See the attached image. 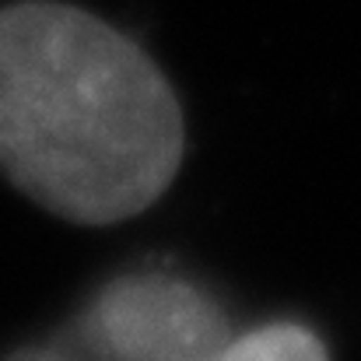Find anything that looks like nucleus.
I'll list each match as a JSON object with an SVG mask.
<instances>
[{"instance_id": "f257e3e1", "label": "nucleus", "mask_w": 361, "mask_h": 361, "mask_svg": "<svg viewBox=\"0 0 361 361\" xmlns=\"http://www.w3.org/2000/svg\"><path fill=\"white\" fill-rule=\"evenodd\" d=\"M186 154L161 67L99 14L0 7V176L71 225H120L165 197Z\"/></svg>"}, {"instance_id": "f03ea898", "label": "nucleus", "mask_w": 361, "mask_h": 361, "mask_svg": "<svg viewBox=\"0 0 361 361\" xmlns=\"http://www.w3.org/2000/svg\"><path fill=\"white\" fill-rule=\"evenodd\" d=\"M85 337L106 361H214L225 348V319L183 281L126 277L102 291Z\"/></svg>"}, {"instance_id": "7ed1b4c3", "label": "nucleus", "mask_w": 361, "mask_h": 361, "mask_svg": "<svg viewBox=\"0 0 361 361\" xmlns=\"http://www.w3.org/2000/svg\"><path fill=\"white\" fill-rule=\"evenodd\" d=\"M214 361H330L323 341L298 323H270L225 344Z\"/></svg>"}, {"instance_id": "20e7f679", "label": "nucleus", "mask_w": 361, "mask_h": 361, "mask_svg": "<svg viewBox=\"0 0 361 361\" xmlns=\"http://www.w3.org/2000/svg\"><path fill=\"white\" fill-rule=\"evenodd\" d=\"M11 361H67L63 355H56V351H25V355H18V358Z\"/></svg>"}]
</instances>
